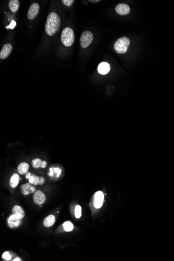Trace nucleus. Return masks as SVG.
Returning <instances> with one entry per match:
<instances>
[{"label": "nucleus", "instance_id": "0eeeda50", "mask_svg": "<svg viewBox=\"0 0 174 261\" xmlns=\"http://www.w3.org/2000/svg\"><path fill=\"white\" fill-rule=\"evenodd\" d=\"M40 9V6L37 3H34L31 5L29 9L27 17L29 20H33L38 15Z\"/></svg>", "mask_w": 174, "mask_h": 261}, {"label": "nucleus", "instance_id": "a211bd4d", "mask_svg": "<svg viewBox=\"0 0 174 261\" xmlns=\"http://www.w3.org/2000/svg\"><path fill=\"white\" fill-rule=\"evenodd\" d=\"M19 3L18 0H11L8 3V7L10 10L13 13H15L19 8Z\"/></svg>", "mask_w": 174, "mask_h": 261}, {"label": "nucleus", "instance_id": "ddd939ff", "mask_svg": "<svg viewBox=\"0 0 174 261\" xmlns=\"http://www.w3.org/2000/svg\"><path fill=\"white\" fill-rule=\"evenodd\" d=\"M32 166L34 168H44L47 166V163L45 161H42L40 158H34L31 162Z\"/></svg>", "mask_w": 174, "mask_h": 261}, {"label": "nucleus", "instance_id": "c756f323", "mask_svg": "<svg viewBox=\"0 0 174 261\" xmlns=\"http://www.w3.org/2000/svg\"><path fill=\"white\" fill-rule=\"evenodd\" d=\"M90 2L92 3H95V2H100V1H90Z\"/></svg>", "mask_w": 174, "mask_h": 261}, {"label": "nucleus", "instance_id": "412c9836", "mask_svg": "<svg viewBox=\"0 0 174 261\" xmlns=\"http://www.w3.org/2000/svg\"><path fill=\"white\" fill-rule=\"evenodd\" d=\"M75 216L77 218H79L82 216V208L79 205L76 206L75 209Z\"/></svg>", "mask_w": 174, "mask_h": 261}, {"label": "nucleus", "instance_id": "dca6fc26", "mask_svg": "<svg viewBox=\"0 0 174 261\" xmlns=\"http://www.w3.org/2000/svg\"><path fill=\"white\" fill-rule=\"evenodd\" d=\"M29 166L28 164H27L26 162H23L19 164L18 167H17V171L18 173L21 175H24L28 172Z\"/></svg>", "mask_w": 174, "mask_h": 261}, {"label": "nucleus", "instance_id": "6ab92c4d", "mask_svg": "<svg viewBox=\"0 0 174 261\" xmlns=\"http://www.w3.org/2000/svg\"><path fill=\"white\" fill-rule=\"evenodd\" d=\"M74 225L70 221H65L63 224V228L64 231L66 232H70L74 229Z\"/></svg>", "mask_w": 174, "mask_h": 261}, {"label": "nucleus", "instance_id": "2eb2a0df", "mask_svg": "<svg viewBox=\"0 0 174 261\" xmlns=\"http://www.w3.org/2000/svg\"><path fill=\"white\" fill-rule=\"evenodd\" d=\"M55 222V217L53 215H50L46 217L44 221V226L47 228L51 227Z\"/></svg>", "mask_w": 174, "mask_h": 261}, {"label": "nucleus", "instance_id": "f8f14e48", "mask_svg": "<svg viewBox=\"0 0 174 261\" xmlns=\"http://www.w3.org/2000/svg\"><path fill=\"white\" fill-rule=\"evenodd\" d=\"M111 69L110 65L106 62H102L98 65V71L99 74L101 75H106L109 72Z\"/></svg>", "mask_w": 174, "mask_h": 261}, {"label": "nucleus", "instance_id": "9d476101", "mask_svg": "<svg viewBox=\"0 0 174 261\" xmlns=\"http://www.w3.org/2000/svg\"><path fill=\"white\" fill-rule=\"evenodd\" d=\"M21 191L23 195L27 196L30 193H34L36 191V189L32 185H31V183H27L21 186Z\"/></svg>", "mask_w": 174, "mask_h": 261}, {"label": "nucleus", "instance_id": "393cba45", "mask_svg": "<svg viewBox=\"0 0 174 261\" xmlns=\"http://www.w3.org/2000/svg\"><path fill=\"white\" fill-rule=\"evenodd\" d=\"M53 170H54V171L55 173H57V177H59V176L61 174V172H62L61 169H60L59 168H53Z\"/></svg>", "mask_w": 174, "mask_h": 261}, {"label": "nucleus", "instance_id": "6e6552de", "mask_svg": "<svg viewBox=\"0 0 174 261\" xmlns=\"http://www.w3.org/2000/svg\"><path fill=\"white\" fill-rule=\"evenodd\" d=\"M33 200L35 204L38 205L44 204L46 202V196L41 190L36 191L33 195Z\"/></svg>", "mask_w": 174, "mask_h": 261}, {"label": "nucleus", "instance_id": "f3484780", "mask_svg": "<svg viewBox=\"0 0 174 261\" xmlns=\"http://www.w3.org/2000/svg\"><path fill=\"white\" fill-rule=\"evenodd\" d=\"M19 182V176L17 173H14L11 175L10 180V185L11 188L17 187Z\"/></svg>", "mask_w": 174, "mask_h": 261}, {"label": "nucleus", "instance_id": "c85d7f7f", "mask_svg": "<svg viewBox=\"0 0 174 261\" xmlns=\"http://www.w3.org/2000/svg\"><path fill=\"white\" fill-rule=\"evenodd\" d=\"M13 261H21V259H20L19 258H16V259H14V260H13Z\"/></svg>", "mask_w": 174, "mask_h": 261}, {"label": "nucleus", "instance_id": "9b49d317", "mask_svg": "<svg viewBox=\"0 0 174 261\" xmlns=\"http://www.w3.org/2000/svg\"><path fill=\"white\" fill-rule=\"evenodd\" d=\"M12 50V46L10 43L4 45L0 52V58L1 59H5L9 56Z\"/></svg>", "mask_w": 174, "mask_h": 261}, {"label": "nucleus", "instance_id": "423d86ee", "mask_svg": "<svg viewBox=\"0 0 174 261\" xmlns=\"http://www.w3.org/2000/svg\"><path fill=\"white\" fill-rule=\"evenodd\" d=\"M104 196L102 191H98L94 195L93 205L96 208H101L104 202Z\"/></svg>", "mask_w": 174, "mask_h": 261}, {"label": "nucleus", "instance_id": "f257e3e1", "mask_svg": "<svg viewBox=\"0 0 174 261\" xmlns=\"http://www.w3.org/2000/svg\"><path fill=\"white\" fill-rule=\"evenodd\" d=\"M61 25V19L59 15L52 12L47 17L45 29L47 35L52 36L59 30Z\"/></svg>", "mask_w": 174, "mask_h": 261}, {"label": "nucleus", "instance_id": "1a4fd4ad", "mask_svg": "<svg viewBox=\"0 0 174 261\" xmlns=\"http://www.w3.org/2000/svg\"><path fill=\"white\" fill-rule=\"evenodd\" d=\"M116 12L120 15H126L129 13L130 8L129 6L125 3H120L116 6Z\"/></svg>", "mask_w": 174, "mask_h": 261}, {"label": "nucleus", "instance_id": "5701e85b", "mask_svg": "<svg viewBox=\"0 0 174 261\" xmlns=\"http://www.w3.org/2000/svg\"><path fill=\"white\" fill-rule=\"evenodd\" d=\"M2 257H3V258H4V259H6L8 261L11 259V256L10 255L8 252H4V253L3 254V255H2Z\"/></svg>", "mask_w": 174, "mask_h": 261}, {"label": "nucleus", "instance_id": "7ed1b4c3", "mask_svg": "<svg viewBox=\"0 0 174 261\" xmlns=\"http://www.w3.org/2000/svg\"><path fill=\"white\" fill-rule=\"evenodd\" d=\"M130 40L126 37L118 39L114 44V49L118 54H124L128 50Z\"/></svg>", "mask_w": 174, "mask_h": 261}, {"label": "nucleus", "instance_id": "20e7f679", "mask_svg": "<svg viewBox=\"0 0 174 261\" xmlns=\"http://www.w3.org/2000/svg\"><path fill=\"white\" fill-rule=\"evenodd\" d=\"M93 40V36L92 33L89 31H85L82 33L80 39V43L82 48L88 47Z\"/></svg>", "mask_w": 174, "mask_h": 261}, {"label": "nucleus", "instance_id": "b1692460", "mask_svg": "<svg viewBox=\"0 0 174 261\" xmlns=\"http://www.w3.org/2000/svg\"><path fill=\"white\" fill-rule=\"evenodd\" d=\"M16 25V23L15 21H11V24L8 27H6V28L13 29L14 27H15Z\"/></svg>", "mask_w": 174, "mask_h": 261}, {"label": "nucleus", "instance_id": "aec40b11", "mask_svg": "<svg viewBox=\"0 0 174 261\" xmlns=\"http://www.w3.org/2000/svg\"><path fill=\"white\" fill-rule=\"evenodd\" d=\"M40 180V177L35 175L34 174L31 173V176L28 179L29 183L34 185H37L39 183Z\"/></svg>", "mask_w": 174, "mask_h": 261}, {"label": "nucleus", "instance_id": "39448f33", "mask_svg": "<svg viewBox=\"0 0 174 261\" xmlns=\"http://www.w3.org/2000/svg\"><path fill=\"white\" fill-rule=\"evenodd\" d=\"M7 221L8 226L12 229L17 228L21 224V219L13 214L8 218Z\"/></svg>", "mask_w": 174, "mask_h": 261}, {"label": "nucleus", "instance_id": "4468645a", "mask_svg": "<svg viewBox=\"0 0 174 261\" xmlns=\"http://www.w3.org/2000/svg\"><path fill=\"white\" fill-rule=\"evenodd\" d=\"M12 213L21 219H22L25 216L24 210L19 206L15 205L12 208Z\"/></svg>", "mask_w": 174, "mask_h": 261}, {"label": "nucleus", "instance_id": "7c9ffc66", "mask_svg": "<svg viewBox=\"0 0 174 261\" xmlns=\"http://www.w3.org/2000/svg\"><path fill=\"white\" fill-rule=\"evenodd\" d=\"M39 207H42V204H39Z\"/></svg>", "mask_w": 174, "mask_h": 261}, {"label": "nucleus", "instance_id": "bb28decb", "mask_svg": "<svg viewBox=\"0 0 174 261\" xmlns=\"http://www.w3.org/2000/svg\"><path fill=\"white\" fill-rule=\"evenodd\" d=\"M53 168H51L50 169V173H49V175L50 176H53V175H54V173H53Z\"/></svg>", "mask_w": 174, "mask_h": 261}, {"label": "nucleus", "instance_id": "4be33fe9", "mask_svg": "<svg viewBox=\"0 0 174 261\" xmlns=\"http://www.w3.org/2000/svg\"><path fill=\"white\" fill-rule=\"evenodd\" d=\"M63 3L66 6H70L74 3V0H62V1Z\"/></svg>", "mask_w": 174, "mask_h": 261}, {"label": "nucleus", "instance_id": "f03ea898", "mask_svg": "<svg viewBox=\"0 0 174 261\" xmlns=\"http://www.w3.org/2000/svg\"><path fill=\"white\" fill-rule=\"evenodd\" d=\"M75 40L74 31L69 27L63 29L61 34V41L64 46L69 47L73 44Z\"/></svg>", "mask_w": 174, "mask_h": 261}, {"label": "nucleus", "instance_id": "cd10ccee", "mask_svg": "<svg viewBox=\"0 0 174 261\" xmlns=\"http://www.w3.org/2000/svg\"><path fill=\"white\" fill-rule=\"evenodd\" d=\"M31 175V173H29V172H27L26 173V176H25V177H26V179H28L30 177V176Z\"/></svg>", "mask_w": 174, "mask_h": 261}, {"label": "nucleus", "instance_id": "a878e982", "mask_svg": "<svg viewBox=\"0 0 174 261\" xmlns=\"http://www.w3.org/2000/svg\"><path fill=\"white\" fill-rule=\"evenodd\" d=\"M44 182H45V179H44V178L43 177L40 176V180H39V182L38 185H44Z\"/></svg>", "mask_w": 174, "mask_h": 261}]
</instances>
